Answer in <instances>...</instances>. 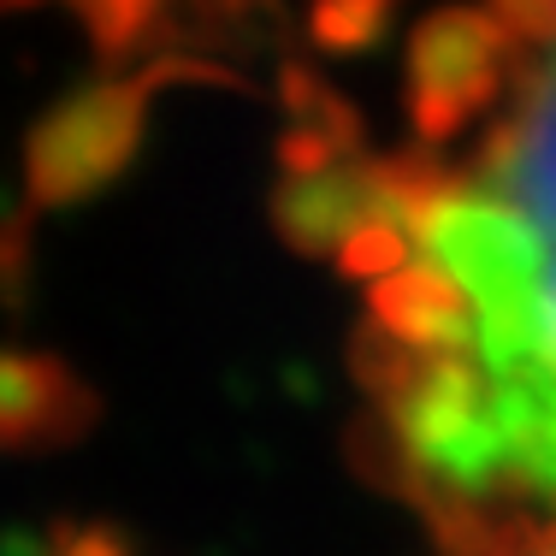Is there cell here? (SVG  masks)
Returning a JSON list of instances; mask_svg holds the SVG:
<instances>
[{
  "label": "cell",
  "instance_id": "cell-1",
  "mask_svg": "<svg viewBox=\"0 0 556 556\" xmlns=\"http://www.w3.org/2000/svg\"><path fill=\"white\" fill-rule=\"evenodd\" d=\"M473 166L374 161L408 261L450 278L456 320L427 355H355L367 439L450 545L556 527V42Z\"/></svg>",
  "mask_w": 556,
  "mask_h": 556
},
{
  "label": "cell",
  "instance_id": "cell-2",
  "mask_svg": "<svg viewBox=\"0 0 556 556\" xmlns=\"http://www.w3.org/2000/svg\"><path fill=\"white\" fill-rule=\"evenodd\" d=\"M172 77H231L202 60H161L142 65L130 77H101V84L72 89L54 101L36 130L24 137V184L42 207H72L84 195L108 190V184L137 161L142 130H149V108Z\"/></svg>",
  "mask_w": 556,
  "mask_h": 556
},
{
  "label": "cell",
  "instance_id": "cell-3",
  "mask_svg": "<svg viewBox=\"0 0 556 556\" xmlns=\"http://www.w3.org/2000/svg\"><path fill=\"white\" fill-rule=\"evenodd\" d=\"M527 48L492 7H439L408 30V130L450 142L515 89Z\"/></svg>",
  "mask_w": 556,
  "mask_h": 556
},
{
  "label": "cell",
  "instance_id": "cell-4",
  "mask_svg": "<svg viewBox=\"0 0 556 556\" xmlns=\"http://www.w3.org/2000/svg\"><path fill=\"white\" fill-rule=\"evenodd\" d=\"M374 214H379V190H374V161L367 154L285 172L273 190V225L302 255H338L343 237Z\"/></svg>",
  "mask_w": 556,
  "mask_h": 556
},
{
  "label": "cell",
  "instance_id": "cell-5",
  "mask_svg": "<svg viewBox=\"0 0 556 556\" xmlns=\"http://www.w3.org/2000/svg\"><path fill=\"white\" fill-rule=\"evenodd\" d=\"M278 101H285V125H290L285 142H278V166L285 172H308V166H332L362 154V113L314 72L285 65Z\"/></svg>",
  "mask_w": 556,
  "mask_h": 556
},
{
  "label": "cell",
  "instance_id": "cell-6",
  "mask_svg": "<svg viewBox=\"0 0 556 556\" xmlns=\"http://www.w3.org/2000/svg\"><path fill=\"white\" fill-rule=\"evenodd\" d=\"M84 408V391L72 374H60L42 355H7L0 350V439H30V432L65 427Z\"/></svg>",
  "mask_w": 556,
  "mask_h": 556
},
{
  "label": "cell",
  "instance_id": "cell-7",
  "mask_svg": "<svg viewBox=\"0 0 556 556\" xmlns=\"http://www.w3.org/2000/svg\"><path fill=\"white\" fill-rule=\"evenodd\" d=\"M396 0H314L308 7V36L326 54H362L391 30Z\"/></svg>",
  "mask_w": 556,
  "mask_h": 556
},
{
  "label": "cell",
  "instance_id": "cell-8",
  "mask_svg": "<svg viewBox=\"0 0 556 556\" xmlns=\"http://www.w3.org/2000/svg\"><path fill=\"white\" fill-rule=\"evenodd\" d=\"M450 556H556V527H545V533H503V539L450 545Z\"/></svg>",
  "mask_w": 556,
  "mask_h": 556
}]
</instances>
